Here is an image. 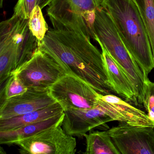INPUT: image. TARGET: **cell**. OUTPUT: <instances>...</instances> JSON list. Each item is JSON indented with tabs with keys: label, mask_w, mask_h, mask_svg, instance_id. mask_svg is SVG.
Here are the masks:
<instances>
[{
	"label": "cell",
	"mask_w": 154,
	"mask_h": 154,
	"mask_svg": "<svg viewBox=\"0 0 154 154\" xmlns=\"http://www.w3.org/2000/svg\"><path fill=\"white\" fill-rule=\"evenodd\" d=\"M39 49L67 74L84 82L100 94H117L108 76L102 54L90 39L70 30L49 29Z\"/></svg>",
	"instance_id": "6da1fadb"
},
{
	"label": "cell",
	"mask_w": 154,
	"mask_h": 154,
	"mask_svg": "<svg viewBox=\"0 0 154 154\" xmlns=\"http://www.w3.org/2000/svg\"><path fill=\"white\" fill-rule=\"evenodd\" d=\"M101 7L110 16L125 46L148 77L154 68L149 38L132 0H103Z\"/></svg>",
	"instance_id": "7a4b0ae2"
},
{
	"label": "cell",
	"mask_w": 154,
	"mask_h": 154,
	"mask_svg": "<svg viewBox=\"0 0 154 154\" xmlns=\"http://www.w3.org/2000/svg\"><path fill=\"white\" fill-rule=\"evenodd\" d=\"M95 41L101 44L122 69L134 87L140 105L144 106L149 80L129 52L121 38L109 13L102 8L96 9L93 23Z\"/></svg>",
	"instance_id": "3957f363"
},
{
	"label": "cell",
	"mask_w": 154,
	"mask_h": 154,
	"mask_svg": "<svg viewBox=\"0 0 154 154\" xmlns=\"http://www.w3.org/2000/svg\"><path fill=\"white\" fill-rule=\"evenodd\" d=\"M97 8L95 0H52L47 12L55 29L73 31L95 40L93 23Z\"/></svg>",
	"instance_id": "277c9868"
},
{
	"label": "cell",
	"mask_w": 154,
	"mask_h": 154,
	"mask_svg": "<svg viewBox=\"0 0 154 154\" xmlns=\"http://www.w3.org/2000/svg\"><path fill=\"white\" fill-rule=\"evenodd\" d=\"M11 74L16 75L28 88L40 90H49L67 74L61 66L40 49Z\"/></svg>",
	"instance_id": "5b68a950"
},
{
	"label": "cell",
	"mask_w": 154,
	"mask_h": 154,
	"mask_svg": "<svg viewBox=\"0 0 154 154\" xmlns=\"http://www.w3.org/2000/svg\"><path fill=\"white\" fill-rule=\"evenodd\" d=\"M62 124L19 140L15 144L20 147V153L22 154H75L76 139L65 131Z\"/></svg>",
	"instance_id": "8992f818"
},
{
	"label": "cell",
	"mask_w": 154,
	"mask_h": 154,
	"mask_svg": "<svg viewBox=\"0 0 154 154\" xmlns=\"http://www.w3.org/2000/svg\"><path fill=\"white\" fill-rule=\"evenodd\" d=\"M49 91L64 111L71 109H91L98 104L99 93L70 75L60 78L50 87Z\"/></svg>",
	"instance_id": "52a82bcc"
},
{
	"label": "cell",
	"mask_w": 154,
	"mask_h": 154,
	"mask_svg": "<svg viewBox=\"0 0 154 154\" xmlns=\"http://www.w3.org/2000/svg\"><path fill=\"white\" fill-rule=\"evenodd\" d=\"M107 131L120 154H154V127L121 122Z\"/></svg>",
	"instance_id": "ba28073f"
},
{
	"label": "cell",
	"mask_w": 154,
	"mask_h": 154,
	"mask_svg": "<svg viewBox=\"0 0 154 154\" xmlns=\"http://www.w3.org/2000/svg\"><path fill=\"white\" fill-rule=\"evenodd\" d=\"M29 19L13 15L0 24V33L10 38L16 48V69L39 49L40 43L29 29Z\"/></svg>",
	"instance_id": "9c48e42d"
},
{
	"label": "cell",
	"mask_w": 154,
	"mask_h": 154,
	"mask_svg": "<svg viewBox=\"0 0 154 154\" xmlns=\"http://www.w3.org/2000/svg\"><path fill=\"white\" fill-rule=\"evenodd\" d=\"M56 103L50 94L49 90L28 88L24 93L2 102L0 120L10 119L40 109Z\"/></svg>",
	"instance_id": "30bf717a"
},
{
	"label": "cell",
	"mask_w": 154,
	"mask_h": 154,
	"mask_svg": "<svg viewBox=\"0 0 154 154\" xmlns=\"http://www.w3.org/2000/svg\"><path fill=\"white\" fill-rule=\"evenodd\" d=\"M97 106L113 121L136 126L154 127L147 114L114 94H99Z\"/></svg>",
	"instance_id": "8fae6325"
},
{
	"label": "cell",
	"mask_w": 154,
	"mask_h": 154,
	"mask_svg": "<svg viewBox=\"0 0 154 154\" xmlns=\"http://www.w3.org/2000/svg\"><path fill=\"white\" fill-rule=\"evenodd\" d=\"M64 112L62 127L70 136L84 137L93 129L113 121L97 105L91 109H71Z\"/></svg>",
	"instance_id": "7c38bea8"
},
{
	"label": "cell",
	"mask_w": 154,
	"mask_h": 154,
	"mask_svg": "<svg viewBox=\"0 0 154 154\" xmlns=\"http://www.w3.org/2000/svg\"><path fill=\"white\" fill-rule=\"evenodd\" d=\"M111 83L116 94L131 104L139 105L134 87L128 77L115 63L104 47L99 44Z\"/></svg>",
	"instance_id": "4fadbf2b"
},
{
	"label": "cell",
	"mask_w": 154,
	"mask_h": 154,
	"mask_svg": "<svg viewBox=\"0 0 154 154\" xmlns=\"http://www.w3.org/2000/svg\"><path fill=\"white\" fill-rule=\"evenodd\" d=\"M64 117L63 112L45 120L25 125L16 129L0 131V144H15L19 140L32 137L43 131L62 124Z\"/></svg>",
	"instance_id": "5bb4252c"
},
{
	"label": "cell",
	"mask_w": 154,
	"mask_h": 154,
	"mask_svg": "<svg viewBox=\"0 0 154 154\" xmlns=\"http://www.w3.org/2000/svg\"><path fill=\"white\" fill-rule=\"evenodd\" d=\"M58 103L39 110L13 117L0 120V131L12 130L25 125L45 120L63 112Z\"/></svg>",
	"instance_id": "9a60e30c"
},
{
	"label": "cell",
	"mask_w": 154,
	"mask_h": 154,
	"mask_svg": "<svg viewBox=\"0 0 154 154\" xmlns=\"http://www.w3.org/2000/svg\"><path fill=\"white\" fill-rule=\"evenodd\" d=\"M84 137L86 148L84 154H120L107 131H93Z\"/></svg>",
	"instance_id": "2e32d148"
},
{
	"label": "cell",
	"mask_w": 154,
	"mask_h": 154,
	"mask_svg": "<svg viewBox=\"0 0 154 154\" xmlns=\"http://www.w3.org/2000/svg\"><path fill=\"white\" fill-rule=\"evenodd\" d=\"M143 20L154 54V0H132Z\"/></svg>",
	"instance_id": "e0dca14e"
},
{
	"label": "cell",
	"mask_w": 154,
	"mask_h": 154,
	"mask_svg": "<svg viewBox=\"0 0 154 154\" xmlns=\"http://www.w3.org/2000/svg\"><path fill=\"white\" fill-rule=\"evenodd\" d=\"M41 10V8L37 5L33 10L29 19V29L39 41L40 45L49 29Z\"/></svg>",
	"instance_id": "ac0fdd59"
},
{
	"label": "cell",
	"mask_w": 154,
	"mask_h": 154,
	"mask_svg": "<svg viewBox=\"0 0 154 154\" xmlns=\"http://www.w3.org/2000/svg\"><path fill=\"white\" fill-rule=\"evenodd\" d=\"M28 89L16 75L11 74L7 80L3 90V93H3L4 101L24 93L27 91Z\"/></svg>",
	"instance_id": "d6986e66"
},
{
	"label": "cell",
	"mask_w": 154,
	"mask_h": 154,
	"mask_svg": "<svg viewBox=\"0 0 154 154\" xmlns=\"http://www.w3.org/2000/svg\"><path fill=\"white\" fill-rule=\"evenodd\" d=\"M37 0H18L14 8L13 15L25 19H29Z\"/></svg>",
	"instance_id": "ffe728a7"
},
{
	"label": "cell",
	"mask_w": 154,
	"mask_h": 154,
	"mask_svg": "<svg viewBox=\"0 0 154 154\" xmlns=\"http://www.w3.org/2000/svg\"><path fill=\"white\" fill-rule=\"evenodd\" d=\"M148 91L144 108L147 112V115L154 122V83L149 81Z\"/></svg>",
	"instance_id": "44dd1931"
},
{
	"label": "cell",
	"mask_w": 154,
	"mask_h": 154,
	"mask_svg": "<svg viewBox=\"0 0 154 154\" xmlns=\"http://www.w3.org/2000/svg\"><path fill=\"white\" fill-rule=\"evenodd\" d=\"M52 0H37V5H38L41 9L48 6Z\"/></svg>",
	"instance_id": "7402d4cb"
},
{
	"label": "cell",
	"mask_w": 154,
	"mask_h": 154,
	"mask_svg": "<svg viewBox=\"0 0 154 154\" xmlns=\"http://www.w3.org/2000/svg\"><path fill=\"white\" fill-rule=\"evenodd\" d=\"M4 0H0V8H2Z\"/></svg>",
	"instance_id": "603a6c76"
},
{
	"label": "cell",
	"mask_w": 154,
	"mask_h": 154,
	"mask_svg": "<svg viewBox=\"0 0 154 154\" xmlns=\"http://www.w3.org/2000/svg\"><path fill=\"white\" fill-rule=\"evenodd\" d=\"M153 56H154V54H153Z\"/></svg>",
	"instance_id": "cb8c5ba5"
}]
</instances>
